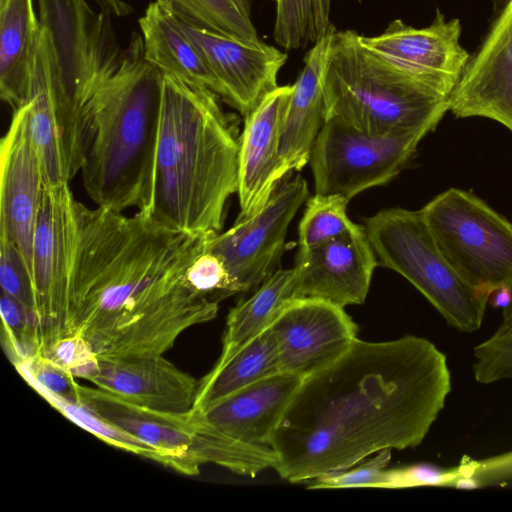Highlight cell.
I'll use <instances>...</instances> for the list:
<instances>
[{
  "mask_svg": "<svg viewBox=\"0 0 512 512\" xmlns=\"http://www.w3.org/2000/svg\"><path fill=\"white\" fill-rule=\"evenodd\" d=\"M451 391L447 357L426 338L357 339L302 379L271 438L290 483L350 468L382 450L421 444Z\"/></svg>",
  "mask_w": 512,
  "mask_h": 512,
  "instance_id": "1",
  "label": "cell"
},
{
  "mask_svg": "<svg viewBox=\"0 0 512 512\" xmlns=\"http://www.w3.org/2000/svg\"><path fill=\"white\" fill-rule=\"evenodd\" d=\"M75 212V253L55 339L82 337L99 359L156 356L186 329L216 317L218 303L185 282L209 236L169 228L140 211L126 216L76 200Z\"/></svg>",
  "mask_w": 512,
  "mask_h": 512,
  "instance_id": "2",
  "label": "cell"
},
{
  "mask_svg": "<svg viewBox=\"0 0 512 512\" xmlns=\"http://www.w3.org/2000/svg\"><path fill=\"white\" fill-rule=\"evenodd\" d=\"M220 99L163 74L150 194L140 212L192 235L219 233L226 203L238 191L240 136Z\"/></svg>",
  "mask_w": 512,
  "mask_h": 512,
  "instance_id": "3",
  "label": "cell"
},
{
  "mask_svg": "<svg viewBox=\"0 0 512 512\" xmlns=\"http://www.w3.org/2000/svg\"><path fill=\"white\" fill-rule=\"evenodd\" d=\"M163 72L145 59L133 32L110 75L84 111L81 174L99 207L143 210L149 199Z\"/></svg>",
  "mask_w": 512,
  "mask_h": 512,
  "instance_id": "4",
  "label": "cell"
},
{
  "mask_svg": "<svg viewBox=\"0 0 512 512\" xmlns=\"http://www.w3.org/2000/svg\"><path fill=\"white\" fill-rule=\"evenodd\" d=\"M323 92L325 120L373 135L432 132L449 110V97L367 48L353 30L332 35Z\"/></svg>",
  "mask_w": 512,
  "mask_h": 512,
  "instance_id": "5",
  "label": "cell"
},
{
  "mask_svg": "<svg viewBox=\"0 0 512 512\" xmlns=\"http://www.w3.org/2000/svg\"><path fill=\"white\" fill-rule=\"evenodd\" d=\"M38 18L50 52L51 86L60 122L82 149L84 111L100 84L117 66L111 12L95 11L86 0H37Z\"/></svg>",
  "mask_w": 512,
  "mask_h": 512,
  "instance_id": "6",
  "label": "cell"
},
{
  "mask_svg": "<svg viewBox=\"0 0 512 512\" xmlns=\"http://www.w3.org/2000/svg\"><path fill=\"white\" fill-rule=\"evenodd\" d=\"M364 228L378 263L408 280L449 326L465 333L481 327L491 293L471 286L449 264L420 210L383 209Z\"/></svg>",
  "mask_w": 512,
  "mask_h": 512,
  "instance_id": "7",
  "label": "cell"
},
{
  "mask_svg": "<svg viewBox=\"0 0 512 512\" xmlns=\"http://www.w3.org/2000/svg\"><path fill=\"white\" fill-rule=\"evenodd\" d=\"M420 212L438 248L471 286L512 283V223L474 193L449 188Z\"/></svg>",
  "mask_w": 512,
  "mask_h": 512,
  "instance_id": "8",
  "label": "cell"
},
{
  "mask_svg": "<svg viewBox=\"0 0 512 512\" xmlns=\"http://www.w3.org/2000/svg\"><path fill=\"white\" fill-rule=\"evenodd\" d=\"M429 132L373 135L336 119L324 120L309 159L315 193L340 195L350 201L367 189L390 182Z\"/></svg>",
  "mask_w": 512,
  "mask_h": 512,
  "instance_id": "9",
  "label": "cell"
},
{
  "mask_svg": "<svg viewBox=\"0 0 512 512\" xmlns=\"http://www.w3.org/2000/svg\"><path fill=\"white\" fill-rule=\"evenodd\" d=\"M79 402L153 448L159 463L180 473L197 475L202 465L221 466L228 456V437L199 408L181 413L159 411L84 385L79 386Z\"/></svg>",
  "mask_w": 512,
  "mask_h": 512,
  "instance_id": "10",
  "label": "cell"
},
{
  "mask_svg": "<svg viewBox=\"0 0 512 512\" xmlns=\"http://www.w3.org/2000/svg\"><path fill=\"white\" fill-rule=\"evenodd\" d=\"M300 174L281 181L256 214L207 238L206 248L224 263L236 294L257 288L275 272L285 249L290 223L309 198Z\"/></svg>",
  "mask_w": 512,
  "mask_h": 512,
  "instance_id": "11",
  "label": "cell"
},
{
  "mask_svg": "<svg viewBox=\"0 0 512 512\" xmlns=\"http://www.w3.org/2000/svg\"><path fill=\"white\" fill-rule=\"evenodd\" d=\"M69 184H44L32 246V279L41 352L56 337L67 299L77 237Z\"/></svg>",
  "mask_w": 512,
  "mask_h": 512,
  "instance_id": "12",
  "label": "cell"
},
{
  "mask_svg": "<svg viewBox=\"0 0 512 512\" xmlns=\"http://www.w3.org/2000/svg\"><path fill=\"white\" fill-rule=\"evenodd\" d=\"M270 329L280 370L305 378L342 356L358 339L343 307L316 298L290 300Z\"/></svg>",
  "mask_w": 512,
  "mask_h": 512,
  "instance_id": "13",
  "label": "cell"
},
{
  "mask_svg": "<svg viewBox=\"0 0 512 512\" xmlns=\"http://www.w3.org/2000/svg\"><path fill=\"white\" fill-rule=\"evenodd\" d=\"M459 19L446 20L439 8L431 24L415 28L400 19L377 36L360 35L370 50L449 97L470 59L461 46Z\"/></svg>",
  "mask_w": 512,
  "mask_h": 512,
  "instance_id": "14",
  "label": "cell"
},
{
  "mask_svg": "<svg viewBox=\"0 0 512 512\" xmlns=\"http://www.w3.org/2000/svg\"><path fill=\"white\" fill-rule=\"evenodd\" d=\"M221 87V100L244 118L278 87L287 54L263 41L249 43L200 27L177 15Z\"/></svg>",
  "mask_w": 512,
  "mask_h": 512,
  "instance_id": "15",
  "label": "cell"
},
{
  "mask_svg": "<svg viewBox=\"0 0 512 512\" xmlns=\"http://www.w3.org/2000/svg\"><path fill=\"white\" fill-rule=\"evenodd\" d=\"M44 184L42 163L23 104L14 109L0 145V233L17 245L31 276L33 235Z\"/></svg>",
  "mask_w": 512,
  "mask_h": 512,
  "instance_id": "16",
  "label": "cell"
},
{
  "mask_svg": "<svg viewBox=\"0 0 512 512\" xmlns=\"http://www.w3.org/2000/svg\"><path fill=\"white\" fill-rule=\"evenodd\" d=\"M365 228L307 250H298L296 293L345 308L365 302L378 265Z\"/></svg>",
  "mask_w": 512,
  "mask_h": 512,
  "instance_id": "17",
  "label": "cell"
},
{
  "mask_svg": "<svg viewBox=\"0 0 512 512\" xmlns=\"http://www.w3.org/2000/svg\"><path fill=\"white\" fill-rule=\"evenodd\" d=\"M456 118L484 117L512 133V0H507L449 96Z\"/></svg>",
  "mask_w": 512,
  "mask_h": 512,
  "instance_id": "18",
  "label": "cell"
},
{
  "mask_svg": "<svg viewBox=\"0 0 512 512\" xmlns=\"http://www.w3.org/2000/svg\"><path fill=\"white\" fill-rule=\"evenodd\" d=\"M293 84L278 86L244 118L239 140V218L250 217L266 204L279 177V145Z\"/></svg>",
  "mask_w": 512,
  "mask_h": 512,
  "instance_id": "19",
  "label": "cell"
},
{
  "mask_svg": "<svg viewBox=\"0 0 512 512\" xmlns=\"http://www.w3.org/2000/svg\"><path fill=\"white\" fill-rule=\"evenodd\" d=\"M88 381L130 403L178 413L195 406L199 387V381L163 355L99 359Z\"/></svg>",
  "mask_w": 512,
  "mask_h": 512,
  "instance_id": "20",
  "label": "cell"
},
{
  "mask_svg": "<svg viewBox=\"0 0 512 512\" xmlns=\"http://www.w3.org/2000/svg\"><path fill=\"white\" fill-rule=\"evenodd\" d=\"M303 378L278 372L202 409L205 418L242 442L270 446L271 438Z\"/></svg>",
  "mask_w": 512,
  "mask_h": 512,
  "instance_id": "21",
  "label": "cell"
},
{
  "mask_svg": "<svg viewBox=\"0 0 512 512\" xmlns=\"http://www.w3.org/2000/svg\"><path fill=\"white\" fill-rule=\"evenodd\" d=\"M24 105L45 184H69L81 170L82 160L57 114L51 86L49 42L42 26Z\"/></svg>",
  "mask_w": 512,
  "mask_h": 512,
  "instance_id": "22",
  "label": "cell"
},
{
  "mask_svg": "<svg viewBox=\"0 0 512 512\" xmlns=\"http://www.w3.org/2000/svg\"><path fill=\"white\" fill-rule=\"evenodd\" d=\"M336 30L328 31L312 45L293 84L279 145V177L300 171L309 163L315 140L324 124L323 76L328 48Z\"/></svg>",
  "mask_w": 512,
  "mask_h": 512,
  "instance_id": "23",
  "label": "cell"
},
{
  "mask_svg": "<svg viewBox=\"0 0 512 512\" xmlns=\"http://www.w3.org/2000/svg\"><path fill=\"white\" fill-rule=\"evenodd\" d=\"M138 23L148 62L163 74L206 87L221 97L217 78L168 3L151 2Z\"/></svg>",
  "mask_w": 512,
  "mask_h": 512,
  "instance_id": "24",
  "label": "cell"
},
{
  "mask_svg": "<svg viewBox=\"0 0 512 512\" xmlns=\"http://www.w3.org/2000/svg\"><path fill=\"white\" fill-rule=\"evenodd\" d=\"M40 33L33 0H8L0 10V96L13 109L27 99Z\"/></svg>",
  "mask_w": 512,
  "mask_h": 512,
  "instance_id": "25",
  "label": "cell"
},
{
  "mask_svg": "<svg viewBox=\"0 0 512 512\" xmlns=\"http://www.w3.org/2000/svg\"><path fill=\"white\" fill-rule=\"evenodd\" d=\"M294 298H298L295 268L277 269L257 287L252 296L229 311L222 351L214 367L224 365L239 350L266 331L286 303Z\"/></svg>",
  "mask_w": 512,
  "mask_h": 512,
  "instance_id": "26",
  "label": "cell"
},
{
  "mask_svg": "<svg viewBox=\"0 0 512 512\" xmlns=\"http://www.w3.org/2000/svg\"><path fill=\"white\" fill-rule=\"evenodd\" d=\"M280 370L278 352L270 327L220 367H213L200 381L196 408L205 409L224 397Z\"/></svg>",
  "mask_w": 512,
  "mask_h": 512,
  "instance_id": "27",
  "label": "cell"
},
{
  "mask_svg": "<svg viewBox=\"0 0 512 512\" xmlns=\"http://www.w3.org/2000/svg\"><path fill=\"white\" fill-rule=\"evenodd\" d=\"M168 3L195 25L249 43H259L252 21L253 0H155Z\"/></svg>",
  "mask_w": 512,
  "mask_h": 512,
  "instance_id": "28",
  "label": "cell"
},
{
  "mask_svg": "<svg viewBox=\"0 0 512 512\" xmlns=\"http://www.w3.org/2000/svg\"><path fill=\"white\" fill-rule=\"evenodd\" d=\"M349 200L340 195L315 193L306 201L298 226V250H307L357 228L347 214Z\"/></svg>",
  "mask_w": 512,
  "mask_h": 512,
  "instance_id": "29",
  "label": "cell"
},
{
  "mask_svg": "<svg viewBox=\"0 0 512 512\" xmlns=\"http://www.w3.org/2000/svg\"><path fill=\"white\" fill-rule=\"evenodd\" d=\"M33 389L66 418L100 440L116 448L158 462V453L153 448L112 425L84 404L52 394L42 388L35 387Z\"/></svg>",
  "mask_w": 512,
  "mask_h": 512,
  "instance_id": "30",
  "label": "cell"
},
{
  "mask_svg": "<svg viewBox=\"0 0 512 512\" xmlns=\"http://www.w3.org/2000/svg\"><path fill=\"white\" fill-rule=\"evenodd\" d=\"M0 311L3 345L13 365L41 354L36 315L17 299L3 292Z\"/></svg>",
  "mask_w": 512,
  "mask_h": 512,
  "instance_id": "31",
  "label": "cell"
},
{
  "mask_svg": "<svg viewBox=\"0 0 512 512\" xmlns=\"http://www.w3.org/2000/svg\"><path fill=\"white\" fill-rule=\"evenodd\" d=\"M512 292V283L510 284ZM472 372L481 384L512 379V299L492 335L473 349Z\"/></svg>",
  "mask_w": 512,
  "mask_h": 512,
  "instance_id": "32",
  "label": "cell"
},
{
  "mask_svg": "<svg viewBox=\"0 0 512 512\" xmlns=\"http://www.w3.org/2000/svg\"><path fill=\"white\" fill-rule=\"evenodd\" d=\"M185 282L194 293L215 303L236 294L224 263L206 247L190 263Z\"/></svg>",
  "mask_w": 512,
  "mask_h": 512,
  "instance_id": "33",
  "label": "cell"
},
{
  "mask_svg": "<svg viewBox=\"0 0 512 512\" xmlns=\"http://www.w3.org/2000/svg\"><path fill=\"white\" fill-rule=\"evenodd\" d=\"M0 284L3 293L17 299L36 315L30 270L17 245L3 233H0Z\"/></svg>",
  "mask_w": 512,
  "mask_h": 512,
  "instance_id": "34",
  "label": "cell"
},
{
  "mask_svg": "<svg viewBox=\"0 0 512 512\" xmlns=\"http://www.w3.org/2000/svg\"><path fill=\"white\" fill-rule=\"evenodd\" d=\"M391 450H382L350 468L326 473L309 481V489L381 488Z\"/></svg>",
  "mask_w": 512,
  "mask_h": 512,
  "instance_id": "35",
  "label": "cell"
},
{
  "mask_svg": "<svg viewBox=\"0 0 512 512\" xmlns=\"http://www.w3.org/2000/svg\"><path fill=\"white\" fill-rule=\"evenodd\" d=\"M32 388H42L52 394L79 402V386L75 377L41 354L14 365Z\"/></svg>",
  "mask_w": 512,
  "mask_h": 512,
  "instance_id": "36",
  "label": "cell"
},
{
  "mask_svg": "<svg viewBox=\"0 0 512 512\" xmlns=\"http://www.w3.org/2000/svg\"><path fill=\"white\" fill-rule=\"evenodd\" d=\"M41 355L75 378L86 381L96 370L99 361L88 342L79 336L57 338L42 350Z\"/></svg>",
  "mask_w": 512,
  "mask_h": 512,
  "instance_id": "37",
  "label": "cell"
},
{
  "mask_svg": "<svg viewBox=\"0 0 512 512\" xmlns=\"http://www.w3.org/2000/svg\"><path fill=\"white\" fill-rule=\"evenodd\" d=\"M459 473V466L444 469L427 463L406 465L386 469L381 488L401 489L420 486L451 487Z\"/></svg>",
  "mask_w": 512,
  "mask_h": 512,
  "instance_id": "38",
  "label": "cell"
},
{
  "mask_svg": "<svg viewBox=\"0 0 512 512\" xmlns=\"http://www.w3.org/2000/svg\"><path fill=\"white\" fill-rule=\"evenodd\" d=\"M467 462L469 475L476 479L480 488L512 482V451L482 460L467 457Z\"/></svg>",
  "mask_w": 512,
  "mask_h": 512,
  "instance_id": "39",
  "label": "cell"
},
{
  "mask_svg": "<svg viewBox=\"0 0 512 512\" xmlns=\"http://www.w3.org/2000/svg\"><path fill=\"white\" fill-rule=\"evenodd\" d=\"M512 299L510 285H503L496 288L490 295L489 302L493 308L504 310L507 308Z\"/></svg>",
  "mask_w": 512,
  "mask_h": 512,
  "instance_id": "40",
  "label": "cell"
},
{
  "mask_svg": "<svg viewBox=\"0 0 512 512\" xmlns=\"http://www.w3.org/2000/svg\"><path fill=\"white\" fill-rule=\"evenodd\" d=\"M104 8L115 16H126L132 12V7L123 0H98Z\"/></svg>",
  "mask_w": 512,
  "mask_h": 512,
  "instance_id": "41",
  "label": "cell"
},
{
  "mask_svg": "<svg viewBox=\"0 0 512 512\" xmlns=\"http://www.w3.org/2000/svg\"><path fill=\"white\" fill-rule=\"evenodd\" d=\"M8 0H0V10L3 9Z\"/></svg>",
  "mask_w": 512,
  "mask_h": 512,
  "instance_id": "42",
  "label": "cell"
}]
</instances>
